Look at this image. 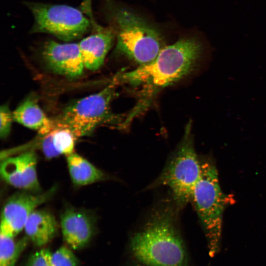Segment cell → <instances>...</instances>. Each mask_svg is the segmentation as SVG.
Masks as SVG:
<instances>
[{
  "label": "cell",
  "mask_w": 266,
  "mask_h": 266,
  "mask_svg": "<svg viewBox=\"0 0 266 266\" xmlns=\"http://www.w3.org/2000/svg\"><path fill=\"white\" fill-rule=\"evenodd\" d=\"M52 187L44 193H16L5 203L1 214L0 232L16 236L24 229L31 213L40 204L48 201L56 190Z\"/></svg>",
  "instance_id": "8"
},
{
  "label": "cell",
  "mask_w": 266,
  "mask_h": 266,
  "mask_svg": "<svg viewBox=\"0 0 266 266\" xmlns=\"http://www.w3.org/2000/svg\"><path fill=\"white\" fill-rule=\"evenodd\" d=\"M42 56L53 72L69 79L82 75L85 68L78 43H60L53 40L46 42Z\"/></svg>",
  "instance_id": "9"
},
{
  "label": "cell",
  "mask_w": 266,
  "mask_h": 266,
  "mask_svg": "<svg viewBox=\"0 0 266 266\" xmlns=\"http://www.w3.org/2000/svg\"><path fill=\"white\" fill-rule=\"evenodd\" d=\"M26 4L34 18L32 33H49L69 42L82 37L91 28L89 20L75 7L33 2Z\"/></svg>",
  "instance_id": "7"
},
{
  "label": "cell",
  "mask_w": 266,
  "mask_h": 266,
  "mask_svg": "<svg viewBox=\"0 0 266 266\" xmlns=\"http://www.w3.org/2000/svg\"><path fill=\"white\" fill-rule=\"evenodd\" d=\"M36 164V155L33 151L5 157L0 163L1 177L15 188L39 193L40 187L37 176Z\"/></svg>",
  "instance_id": "10"
},
{
  "label": "cell",
  "mask_w": 266,
  "mask_h": 266,
  "mask_svg": "<svg viewBox=\"0 0 266 266\" xmlns=\"http://www.w3.org/2000/svg\"><path fill=\"white\" fill-rule=\"evenodd\" d=\"M67 164L71 179L76 185H87L106 179L101 170L76 153L67 156Z\"/></svg>",
  "instance_id": "16"
},
{
  "label": "cell",
  "mask_w": 266,
  "mask_h": 266,
  "mask_svg": "<svg viewBox=\"0 0 266 266\" xmlns=\"http://www.w3.org/2000/svg\"><path fill=\"white\" fill-rule=\"evenodd\" d=\"M108 4L107 16L116 35L115 52L139 66L154 60L165 46L161 31L130 9Z\"/></svg>",
  "instance_id": "3"
},
{
  "label": "cell",
  "mask_w": 266,
  "mask_h": 266,
  "mask_svg": "<svg viewBox=\"0 0 266 266\" xmlns=\"http://www.w3.org/2000/svg\"><path fill=\"white\" fill-rule=\"evenodd\" d=\"M115 37V32L110 26L98 27L95 32L82 39L78 44L85 67L91 71L100 68Z\"/></svg>",
  "instance_id": "12"
},
{
  "label": "cell",
  "mask_w": 266,
  "mask_h": 266,
  "mask_svg": "<svg viewBox=\"0 0 266 266\" xmlns=\"http://www.w3.org/2000/svg\"><path fill=\"white\" fill-rule=\"evenodd\" d=\"M190 123L183 138L158 177L150 187H167L176 206L181 208L191 200L194 188L201 174V162L196 152Z\"/></svg>",
  "instance_id": "6"
},
{
  "label": "cell",
  "mask_w": 266,
  "mask_h": 266,
  "mask_svg": "<svg viewBox=\"0 0 266 266\" xmlns=\"http://www.w3.org/2000/svg\"><path fill=\"white\" fill-rule=\"evenodd\" d=\"M61 227L63 238L74 250L86 246L94 231V221L91 216L77 209L66 208L61 216Z\"/></svg>",
  "instance_id": "11"
},
{
  "label": "cell",
  "mask_w": 266,
  "mask_h": 266,
  "mask_svg": "<svg viewBox=\"0 0 266 266\" xmlns=\"http://www.w3.org/2000/svg\"><path fill=\"white\" fill-rule=\"evenodd\" d=\"M27 237L37 246H42L55 236L58 224L54 215L46 210H34L24 227Z\"/></svg>",
  "instance_id": "14"
},
{
  "label": "cell",
  "mask_w": 266,
  "mask_h": 266,
  "mask_svg": "<svg viewBox=\"0 0 266 266\" xmlns=\"http://www.w3.org/2000/svg\"><path fill=\"white\" fill-rule=\"evenodd\" d=\"M12 113L14 121L29 129L38 131L42 136L52 130L53 120L47 117L35 96H28Z\"/></svg>",
  "instance_id": "13"
},
{
  "label": "cell",
  "mask_w": 266,
  "mask_h": 266,
  "mask_svg": "<svg viewBox=\"0 0 266 266\" xmlns=\"http://www.w3.org/2000/svg\"><path fill=\"white\" fill-rule=\"evenodd\" d=\"M111 82L98 93L79 99L66 107L53 120V129L64 128L70 130L77 138L91 134L102 124L119 125L121 117L113 114L110 103L116 95V86Z\"/></svg>",
  "instance_id": "5"
},
{
  "label": "cell",
  "mask_w": 266,
  "mask_h": 266,
  "mask_svg": "<svg viewBox=\"0 0 266 266\" xmlns=\"http://www.w3.org/2000/svg\"><path fill=\"white\" fill-rule=\"evenodd\" d=\"M201 169L191 200L205 232L209 254L213 257L220 249L223 215L228 200L220 186L214 163L209 159L203 160Z\"/></svg>",
  "instance_id": "4"
},
{
  "label": "cell",
  "mask_w": 266,
  "mask_h": 266,
  "mask_svg": "<svg viewBox=\"0 0 266 266\" xmlns=\"http://www.w3.org/2000/svg\"><path fill=\"white\" fill-rule=\"evenodd\" d=\"M14 237L0 232V266H15L29 239L15 240Z\"/></svg>",
  "instance_id": "17"
},
{
  "label": "cell",
  "mask_w": 266,
  "mask_h": 266,
  "mask_svg": "<svg viewBox=\"0 0 266 266\" xmlns=\"http://www.w3.org/2000/svg\"><path fill=\"white\" fill-rule=\"evenodd\" d=\"M50 259L52 266H78L79 261L70 249L62 246L50 253Z\"/></svg>",
  "instance_id": "18"
},
{
  "label": "cell",
  "mask_w": 266,
  "mask_h": 266,
  "mask_svg": "<svg viewBox=\"0 0 266 266\" xmlns=\"http://www.w3.org/2000/svg\"><path fill=\"white\" fill-rule=\"evenodd\" d=\"M0 137L4 139L9 134L13 120V113L6 104L1 105L0 108Z\"/></svg>",
  "instance_id": "19"
},
{
  "label": "cell",
  "mask_w": 266,
  "mask_h": 266,
  "mask_svg": "<svg viewBox=\"0 0 266 266\" xmlns=\"http://www.w3.org/2000/svg\"><path fill=\"white\" fill-rule=\"evenodd\" d=\"M204 47L197 36L182 38L165 46L152 62L115 75L112 80L117 85L125 84L141 89L138 101L126 122L129 124L144 110L160 91L193 71L203 55Z\"/></svg>",
  "instance_id": "1"
},
{
  "label": "cell",
  "mask_w": 266,
  "mask_h": 266,
  "mask_svg": "<svg viewBox=\"0 0 266 266\" xmlns=\"http://www.w3.org/2000/svg\"><path fill=\"white\" fill-rule=\"evenodd\" d=\"M169 205L155 210L130 247L134 258L146 266H187L188 257Z\"/></svg>",
  "instance_id": "2"
},
{
  "label": "cell",
  "mask_w": 266,
  "mask_h": 266,
  "mask_svg": "<svg viewBox=\"0 0 266 266\" xmlns=\"http://www.w3.org/2000/svg\"><path fill=\"white\" fill-rule=\"evenodd\" d=\"M50 253L47 249L36 251L30 257L25 266H52L50 259Z\"/></svg>",
  "instance_id": "20"
},
{
  "label": "cell",
  "mask_w": 266,
  "mask_h": 266,
  "mask_svg": "<svg viewBox=\"0 0 266 266\" xmlns=\"http://www.w3.org/2000/svg\"><path fill=\"white\" fill-rule=\"evenodd\" d=\"M76 138L74 133L68 129L54 128L42 136L41 148L48 159L62 154L67 156L74 153Z\"/></svg>",
  "instance_id": "15"
}]
</instances>
